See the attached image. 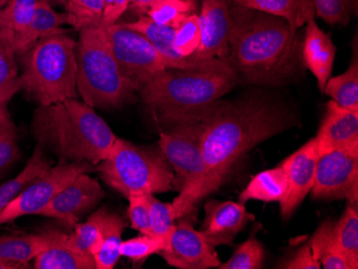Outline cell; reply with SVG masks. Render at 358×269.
<instances>
[{"mask_svg": "<svg viewBox=\"0 0 358 269\" xmlns=\"http://www.w3.org/2000/svg\"><path fill=\"white\" fill-rule=\"evenodd\" d=\"M202 124L205 177L196 203L217 191L245 154L264 140L299 122L291 106L275 92L261 88L235 99H218L191 122Z\"/></svg>", "mask_w": 358, "mask_h": 269, "instance_id": "cell-1", "label": "cell"}, {"mask_svg": "<svg viewBox=\"0 0 358 269\" xmlns=\"http://www.w3.org/2000/svg\"><path fill=\"white\" fill-rule=\"evenodd\" d=\"M299 30L282 17L232 1L227 61L238 82L281 87L299 78L306 67Z\"/></svg>", "mask_w": 358, "mask_h": 269, "instance_id": "cell-2", "label": "cell"}, {"mask_svg": "<svg viewBox=\"0 0 358 269\" xmlns=\"http://www.w3.org/2000/svg\"><path fill=\"white\" fill-rule=\"evenodd\" d=\"M31 131L40 146L53 150L60 159L92 166L108 158L118 138L94 108L78 98L39 106Z\"/></svg>", "mask_w": 358, "mask_h": 269, "instance_id": "cell-3", "label": "cell"}, {"mask_svg": "<svg viewBox=\"0 0 358 269\" xmlns=\"http://www.w3.org/2000/svg\"><path fill=\"white\" fill-rule=\"evenodd\" d=\"M238 83L232 68L166 69L150 78L140 92L143 103L164 129L189 122L208 104Z\"/></svg>", "mask_w": 358, "mask_h": 269, "instance_id": "cell-4", "label": "cell"}, {"mask_svg": "<svg viewBox=\"0 0 358 269\" xmlns=\"http://www.w3.org/2000/svg\"><path fill=\"white\" fill-rule=\"evenodd\" d=\"M21 56L22 86L39 106L78 98L76 41L66 30L42 38Z\"/></svg>", "mask_w": 358, "mask_h": 269, "instance_id": "cell-5", "label": "cell"}, {"mask_svg": "<svg viewBox=\"0 0 358 269\" xmlns=\"http://www.w3.org/2000/svg\"><path fill=\"white\" fill-rule=\"evenodd\" d=\"M78 33L76 86L83 101L94 108H120L131 101L136 89L120 71L103 26Z\"/></svg>", "mask_w": 358, "mask_h": 269, "instance_id": "cell-6", "label": "cell"}, {"mask_svg": "<svg viewBox=\"0 0 358 269\" xmlns=\"http://www.w3.org/2000/svg\"><path fill=\"white\" fill-rule=\"evenodd\" d=\"M96 170L108 186L126 198L173 190L174 172L160 147L136 146L118 138Z\"/></svg>", "mask_w": 358, "mask_h": 269, "instance_id": "cell-7", "label": "cell"}, {"mask_svg": "<svg viewBox=\"0 0 358 269\" xmlns=\"http://www.w3.org/2000/svg\"><path fill=\"white\" fill-rule=\"evenodd\" d=\"M202 124L198 120L170 126L160 132L159 147L174 172L173 190L179 196L172 203L175 218L193 210L205 177Z\"/></svg>", "mask_w": 358, "mask_h": 269, "instance_id": "cell-8", "label": "cell"}, {"mask_svg": "<svg viewBox=\"0 0 358 269\" xmlns=\"http://www.w3.org/2000/svg\"><path fill=\"white\" fill-rule=\"evenodd\" d=\"M103 27L118 67L136 92L150 78L166 71L160 54L142 34L124 24Z\"/></svg>", "mask_w": 358, "mask_h": 269, "instance_id": "cell-9", "label": "cell"}, {"mask_svg": "<svg viewBox=\"0 0 358 269\" xmlns=\"http://www.w3.org/2000/svg\"><path fill=\"white\" fill-rule=\"evenodd\" d=\"M94 170L85 162L60 159L42 177L22 191L0 212V226L29 215H40L58 192L83 173Z\"/></svg>", "mask_w": 358, "mask_h": 269, "instance_id": "cell-10", "label": "cell"}, {"mask_svg": "<svg viewBox=\"0 0 358 269\" xmlns=\"http://www.w3.org/2000/svg\"><path fill=\"white\" fill-rule=\"evenodd\" d=\"M313 198L348 200L357 208L358 152L334 150L317 157Z\"/></svg>", "mask_w": 358, "mask_h": 269, "instance_id": "cell-11", "label": "cell"}, {"mask_svg": "<svg viewBox=\"0 0 358 269\" xmlns=\"http://www.w3.org/2000/svg\"><path fill=\"white\" fill-rule=\"evenodd\" d=\"M192 210L176 224L166 250L159 254L170 266L180 269H207L220 265L215 247L209 244L201 231L193 228Z\"/></svg>", "mask_w": 358, "mask_h": 269, "instance_id": "cell-12", "label": "cell"}, {"mask_svg": "<svg viewBox=\"0 0 358 269\" xmlns=\"http://www.w3.org/2000/svg\"><path fill=\"white\" fill-rule=\"evenodd\" d=\"M103 196V189L99 182L87 173H83L64 186L39 216L56 219L67 226H76L78 219L94 208Z\"/></svg>", "mask_w": 358, "mask_h": 269, "instance_id": "cell-13", "label": "cell"}, {"mask_svg": "<svg viewBox=\"0 0 358 269\" xmlns=\"http://www.w3.org/2000/svg\"><path fill=\"white\" fill-rule=\"evenodd\" d=\"M317 140L311 138L299 150L287 157L282 162L287 180V192L280 202L283 219L294 214L315 184V168L317 161Z\"/></svg>", "mask_w": 358, "mask_h": 269, "instance_id": "cell-14", "label": "cell"}, {"mask_svg": "<svg viewBox=\"0 0 358 269\" xmlns=\"http://www.w3.org/2000/svg\"><path fill=\"white\" fill-rule=\"evenodd\" d=\"M124 25L138 31L150 40V43L162 57L166 69H217L230 67L229 62L224 59L202 58L196 53L189 57L179 55L173 44L174 29L166 26L157 25L146 15H138L136 21L124 23Z\"/></svg>", "mask_w": 358, "mask_h": 269, "instance_id": "cell-15", "label": "cell"}, {"mask_svg": "<svg viewBox=\"0 0 358 269\" xmlns=\"http://www.w3.org/2000/svg\"><path fill=\"white\" fill-rule=\"evenodd\" d=\"M315 140L319 156L339 150L358 152V110L343 108L331 100Z\"/></svg>", "mask_w": 358, "mask_h": 269, "instance_id": "cell-16", "label": "cell"}, {"mask_svg": "<svg viewBox=\"0 0 358 269\" xmlns=\"http://www.w3.org/2000/svg\"><path fill=\"white\" fill-rule=\"evenodd\" d=\"M232 1L201 0L202 5L199 19L202 29V43L196 52L200 57L227 60Z\"/></svg>", "mask_w": 358, "mask_h": 269, "instance_id": "cell-17", "label": "cell"}, {"mask_svg": "<svg viewBox=\"0 0 358 269\" xmlns=\"http://www.w3.org/2000/svg\"><path fill=\"white\" fill-rule=\"evenodd\" d=\"M255 216L245 204L232 201L210 200L205 205V219L201 233L214 247L231 245L235 237Z\"/></svg>", "mask_w": 358, "mask_h": 269, "instance_id": "cell-18", "label": "cell"}, {"mask_svg": "<svg viewBox=\"0 0 358 269\" xmlns=\"http://www.w3.org/2000/svg\"><path fill=\"white\" fill-rule=\"evenodd\" d=\"M336 52L337 49L331 35L319 27L315 17L308 20L301 46V56L305 67L317 78V87L321 92H324L331 78Z\"/></svg>", "mask_w": 358, "mask_h": 269, "instance_id": "cell-19", "label": "cell"}, {"mask_svg": "<svg viewBox=\"0 0 358 269\" xmlns=\"http://www.w3.org/2000/svg\"><path fill=\"white\" fill-rule=\"evenodd\" d=\"M44 247L35 259L36 269H96L94 258L78 252L67 242V234L57 230L41 232Z\"/></svg>", "mask_w": 358, "mask_h": 269, "instance_id": "cell-20", "label": "cell"}, {"mask_svg": "<svg viewBox=\"0 0 358 269\" xmlns=\"http://www.w3.org/2000/svg\"><path fill=\"white\" fill-rule=\"evenodd\" d=\"M62 25H69L67 12L59 13L50 3L38 0L34 17L25 29L11 40L12 48L15 54L23 55L42 38L64 31Z\"/></svg>", "mask_w": 358, "mask_h": 269, "instance_id": "cell-21", "label": "cell"}, {"mask_svg": "<svg viewBox=\"0 0 358 269\" xmlns=\"http://www.w3.org/2000/svg\"><path fill=\"white\" fill-rule=\"evenodd\" d=\"M237 5L257 10L289 22L292 28L301 29L308 20L315 17L313 0H233Z\"/></svg>", "mask_w": 358, "mask_h": 269, "instance_id": "cell-22", "label": "cell"}, {"mask_svg": "<svg viewBox=\"0 0 358 269\" xmlns=\"http://www.w3.org/2000/svg\"><path fill=\"white\" fill-rule=\"evenodd\" d=\"M287 192V180L282 164L271 170H263L252 178L248 186L239 194V202L250 200L265 203L279 202Z\"/></svg>", "mask_w": 358, "mask_h": 269, "instance_id": "cell-23", "label": "cell"}, {"mask_svg": "<svg viewBox=\"0 0 358 269\" xmlns=\"http://www.w3.org/2000/svg\"><path fill=\"white\" fill-rule=\"evenodd\" d=\"M102 245L94 256L96 269H113L120 256L122 232L126 224L122 217L101 208Z\"/></svg>", "mask_w": 358, "mask_h": 269, "instance_id": "cell-24", "label": "cell"}, {"mask_svg": "<svg viewBox=\"0 0 358 269\" xmlns=\"http://www.w3.org/2000/svg\"><path fill=\"white\" fill-rule=\"evenodd\" d=\"M51 168V162L46 158L43 147L38 144L27 164L19 173V175L5 184H0V212L29 184L42 177Z\"/></svg>", "mask_w": 358, "mask_h": 269, "instance_id": "cell-25", "label": "cell"}, {"mask_svg": "<svg viewBox=\"0 0 358 269\" xmlns=\"http://www.w3.org/2000/svg\"><path fill=\"white\" fill-rule=\"evenodd\" d=\"M335 222L324 221L310 240L313 256L321 262L325 269H354L345 253L338 246L336 240Z\"/></svg>", "mask_w": 358, "mask_h": 269, "instance_id": "cell-26", "label": "cell"}, {"mask_svg": "<svg viewBox=\"0 0 358 269\" xmlns=\"http://www.w3.org/2000/svg\"><path fill=\"white\" fill-rule=\"evenodd\" d=\"M43 247L41 233L0 237V259L28 267V263L37 258Z\"/></svg>", "mask_w": 358, "mask_h": 269, "instance_id": "cell-27", "label": "cell"}, {"mask_svg": "<svg viewBox=\"0 0 358 269\" xmlns=\"http://www.w3.org/2000/svg\"><path fill=\"white\" fill-rule=\"evenodd\" d=\"M199 6L186 0H152L141 10L138 15H146L157 25L174 29L188 15L198 13Z\"/></svg>", "mask_w": 358, "mask_h": 269, "instance_id": "cell-28", "label": "cell"}, {"mask_svg": "<svg viewBox=\"0 0 358 269\" xmlns=\"http://www.w3.org/2000/svg\"><path fill=\"white\" fill-rule=\"evenodd\" d=\"M324 92L339 106L358 110V61L357 55L345 73L331 78Z\"/></svg>", "mask_w": 358, "mask_h": 269, "instance_id": "cell-29", "label": "cell"}, {"mask_svg": "<svg viewBox=\"0 0 358 269\" xmlns=\"http://www.w3.org/2000/svg\"><path fill=\"white\" fill-rule=\"evenodd\" d=\"M38 0H9L0 12V34L11 42L25 29L35 14Z\"/></svg>", "mask_w": 358, "mask_h": 269, "instance_id": "cell-30", "label": "cell"}, {"mask_svg": "<svg viewBox=\"0 0 358 269\" xmlns=\"http://www.w3.org/2000/svg\"><path fill=\"white\" fill-rule=\"evenodd\" d=\"M67 242L78 252L94 258L102 245L101 210H96L84 224L74 226L72 234H67Z\"/></svg>", "mask_w": 358, "mask_h": 269, "instance_id": "cell-31", "label": "cell"}, {"mask_svg": "<svg viewBox=\"0 0 358 269\" xmlns=\"http://www.w3.org/2000/svg\"><path fill=\"white\" fill-rule=\"evenodd\" d=\"M336 240L354 269L358 268V212L349 205L334 226Z\"/></svg>", "mask_w": 358, "mask_h": 269, "instance_id": "cell-32", "label": "cell"}, {"mask_svg": "<svg viewBox=\"0 0 358 269\" xmlns=\"http://www.w3.org/2000/svg\"><path fill=\"white\" fill-rule=\"evenodd\" d=\"M66 12L69 25L80 30L90 26L102 25L103 0H67Z\"/></svg>", "mask_w": 358, "mask_h": 269, "instance_id": "cell-33", "label": "cell"}, {"mask_svg": "<svg viewBox=\"0 0 358 269\" xmlns=\"http://www.w3.org/2000/svg\"><path fill=\"white\" fill-rule=\"evenodd\" d=\"M202 43V29L198 13L188 15L174 28L175 50L182 57H189L198 52Z\"/></svg>", "mask_w": 358, "mask_h": 269, "instance_id": "cell-34", "label": "cell"}, {"mask_svg": "<svg viewBox=\"0 0 358 269\" xmlns=\"http://www.w3.org/2000/svg\"><path fill=\"white\" fill-rule=\"evenodd\" d=\"M150 200V224L152 233L159 240L166 245L168 249L171 238L174 233L176 224H175V212L172 204L162 203L155 198L154 194H148Z\"/></svg>", "mask_w": 358, "mask_h": 269, "instance_id": "cell-35", "label": "cell"}, {"mask_svg": "<svg viewBox=\"0 0 358 269\" xmlns=\"http://www.w3.org/2000/svg\"><path fill=\"white\" fill-rule=\"evenodd\" d=\"M264 247L255 236L239 245L230 260L220 263V269H259L264 263Z\"/></svg>", "mask_w": 358, "mask_h": 269, "instance_id": "cell-36", "label": "cell"}, {"mask_svg": "<svg viewBox=\"0 0 358 269\" xmlns=\"http://www.w3.org/2000/svg\"><path fill=\"white\" fill-rule=\"evenodd\" d=\"M315 15L331 25L347 26L357 15L358 0H313Z\"/></svg>", "mask_w": 358, "mask_h": 269, "instance_id": "cell-37", "label": "cell"}, {"mask_svg": "<svg viewBox=\"0 0 358 269\" xmlns=\"http://www.w3.org/2000/svg\"><path fill=\"white\" fill-rule=\"evenodd\" d=\"M166 245L156 237L143 235L131 240H122L120 245V256L131 260L134 265L148 260L155 253L166 250Z\"/></svg>", "mask_w": 358, "mask_h": 269, "instance_id": "cell-38", "label": "cell"}, {"mask_svg": "<svg viewBox=\"0 0 358 269\" xmlns=\"http://www.w3.org/2000/svg\"><path fill=\"white\" fill-rule=\"evenodd\" d=\"M128 198V217L132 228L141 234L156 237L152 233L150 224V200L148 194H134ZM157 238V237H156Z\"/></svg>", "mask_w": 358, "mask_h": 269, "instance_id": "cell-39", "label": "cell"}, {"mask_svg": "<svg viewBox=\"0 0 358 269\" xmlns=\"http://www.w3.org/2000/svg\"><path fill=\"white\" fill-rule=\"evenodd\" d=\"M15 55L10 40L0 34V87L19 78Z\"/></svg>", "mask_w": 358, "mask_h": 269, "instance_id": "cell-40", "label": "cell"}, {"mask_svg": "<svg viewBox=\"0 0 358 269\" xmlns=\"http://www.w3.org/2000/svg\"><path fill=\"white\" fill-rule=\"evenodd\" d=\"M20 148L15 126L0 136V175L19 159Z\"/></svg>", "mask_w": 358, "mask_h": 269, "instance_id": "cell-41", "label": "cell"}, {"mask_svg": "<svg viewBox=\"0 0 358 269\" xmlns=\"http://www.w3.org/2000/svg\"><path fill=\"white\" fill-rule=\"evenodd\" d=\"M321 262L313 256L310 244L307 242L296 252L293 253L287 260L279 263L277 268L321 269Z\"/></svg>", "mask_w": 358, "mask_h": 269, "instance_id": "cell-42", "label": "cell"}, {"mask_svg": "<svg viewBox=\"0 0 358 269\" xmlns=\"http://www.w3.org/2000/svg\"><path fill=\"white\" fill-rule=\"evenodd\" d=\"M130 0H114V5L108 11L104 12L102 26H110L117 23L122 14L129 9Z\"/></svg>", "mask_w": 358, "mask_h": 269, "instance_id": "cell-43", "label": "cell"}, {"mask_svg": "<svg viewBox=\"0 0 358 269\" xmlns=\"http://www.w3.org/2000/svg\"><path fill=\"white\" fill-rule=\"evenodd\" d=\"M23 90L21 78H16L6 85L0 87V106L9 103L10 100L15 96L17 92Z\"/></svg>", "mask_w": 358, "mask_h": 269, "instance_id": "cell-44", "label": "cell"}, {"mask_svg": "<svg viewBox=\"0 0 358 269\" xmlns=\"http://www.w3.org/2000/svg\"><path fill=\"white\" fill-rule=\"evenodd\" d=\"M14 126L13 120L8 110V104L0 106V136Z\"/></svg>", "mask_w": 358, "mask_h": 269, "instance_id": "cell-45", "label": "cell"}, {"mask_svg": "<svg viewBox=\"0 0 358 269\" xmlns=\"http://www.w3.org/2000/svg\"><path fill=\"white\" fill-rule=\"evenodd\" d=\"M150 1H152V0H130L129 9H134V11L136 12V14H138L141 10H142L145 6H148Z\"/></svg>", "mask_w": 358, "mask_h": 269, "instance_id": "cell-46", "label": "cell"}, {"mask_svg": "<svg viewBox=\"0 0 358 269\" xmlns=\"http://www.w3.org/2000/svg\"><path fill=\"white\" fill-rule=\"evenodd\" d=\"M28 268L24 265L17 264V263L8 262V261L0 259V269H23Z\"/></svg>", "mask_w": 358, "mask_h": 269, "instance_id": "cell-47", "label": "cell"}, {"mask_svg": "<svg viewBox=\"0 0 358 269\" xmlns=\"http://www.w3.org/2000/svg\"><path fill=\"white\" fill-rule=\"evenodd\" d=\"M8 1H9V0H0V12L3 11V8L6 7V5H7Z\"/></svg>", "mask_w": 358, "mask_h": 269, "instance_id": "cell-48", "label": "cell"}, {"mask_svg": "<svg viewBox=\"0 0 358 269\" xmlns=\"http://www.w3.org/2000/svg\"><path fill=\"white\" fill-rule=\"evenodd\" d=\"M188 3H193V5L199 6L198 0H186Z\"/></svg>", "mask_w": 358, "mask_h": 269, "instance_id": "cell-49", "label": "cell"}]
</instances>
